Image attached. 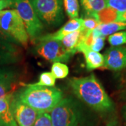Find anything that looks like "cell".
<instances>
[{
    "label": "cell",
    "instance_id": "3957f363",
    "mask_svg": "<svg viewBox=\"0 0 126 126\" xmlns=\"http://www.w3.org/2000/svg\"><path fill=\"white\" fill-rule=\"evenodd\" d=\"M53 126H86L80 104L72 97L63 98L50 112Z\"/></svg>",
    "mask_w": 126,
    "mask_h": 126
},
{
    "label": "cell",
    "instance_id": "d4e9b609",
    "mask_svg": "<svg viewBox=\"0 0 126 126\" xmlns=\"http://www.w3.org/2000/svg\"><path fill=\"white\" fill-rule=\"evenodd\" d=\"M33 126H53L50 113H39Z\"/></svg>",
    "mask_w": 126,
    "mask_h": 126
},
{
    "label": "cell",
    "instance_id": "44dd1931",
    "mask_svg": "<svg viewBox=\"0 0 126 126\" xmlns=\"http://www.w3.org/2000/svg\"><path fill=\"white\" fill-rule=\"evenodd\" d=\"M109 44L113 47H117L126 44V31L118 32L108 37Z\"/></svg>",
    "mask_w": 126,
    "mask_h": 126
},
{
    "label": "cell",
    "instance_id": "ffe728a7",
    "mask_svg": "<svg viewBox=\"0 0 126 126\" xmlns=\"http://www.w3.org/2000/svg\"><path fill=\"white\" fill-rule=\"evenodd\" d=\"M0 53H21V49L17 44L0 39Z\"/></svg>",
    "mask_w": 126,
    "mask_h": 126
},
{
    "label": "cell",
    "instance_id": "7a4b0ae2",
    "mask_svg": "<svg viewBox=\"0 0 126 126\" xmlns=\"http://www.w3.org/2000/svg\"><path fill=\"white\" fill-rule=\"evenodd\" d=\"M15 95L23 103L39 113H50L64 98L63 93L55 87L28 84Z\"/></svg>",
    "mask_w": 126,
    "mask_h": 126
},
{
    "label": "cell",
    "instance_id": "8fae6325",
    "mask_svg": "<svg viewBox=\"0 0 126 126\" xmlns=\"http://www.w3.org/2000/svg\"><path fill=\"white\" fill-rule=\"evenodd\" d=\"M82 28H83V19L82 18L71 19L65 23L58 31L53 32L52 34L41 36L37 39L36 44L38 41L42 40L53 39V40L61 41L63 37L67 35L68 34H70L73 32L77 31L79 30H82Z\"/></svg>",
    "mask_w": 126,
    "mask_h": 126
},
{
    "label": "cell",
    "instance_id": "7c38bea8",
    "mask_svg": "<svg viewBox=\"0 0 126 126\" xmlns=\"http://www.w3.org/2000/svg\"><path fill=\"white\" fill-rule=\"evenodd\" d=\"M81 53L83 54L86 69L88 71L103 67L104 58L102 54L89 48H83L81 50Z\"/></svg>",
    "mask_w": 126,
    "mask_h": 126
},
{
    "label": "cell",
    "instance_id": "8992f818",
    "mask_svg": "<svg viewBox=\"0 0 126 126\" xmlns=\"http://www.w3.org/2000/svg\"><path fill=\"white\" fill-rule=\"evenodd\" d=\"M42 23L57 27L64 20L63 0H30Z\"/></svg>",
    "mask_w": 126,
    "mask_h": 126
},
{
    "label": "cell",
    "instance_id": "2e32d148",
    "mask_svg": "<svg viewBox=\"0 0 126 126\" xmlns=\"http://www.w3.org/2000/svg\"><path fill=\"white\" fill-rule=\"evenodd\" d=\"M118 13L116 10L110 7H106L102 11L97 14H94L89 17L95 18L99 24H106V23L116 22Z\"/></svg>",
    "mask_w": 126,
    "mask_h": 126
},
{
    "label": "cell",
    "instance_id": "4316f807",
    "mask_svg": "<svg viewBox=\"0 0 126 126\" xmlns=\"http://www.w3.org/2000/svg\"><path fill=\"white\" fill-rule=\"evenodd\" d=\"M14 94H10L4 97L0 98V114L4 112L11 107V102Z\"/></svg>",
    "mask_w": 126,
    "mask_h": 126
},
{
    "label": "cell",
    "instance_id": "277c9868",
    "mask_svg": "<svg viewBox=\"0 0 126 126\" xmlns=\"http://www.w3.org/2000/svg\"><path fill=\"white\" fill-rule=\"evenodd\" d=\"M0 30L18 45L27 47L30 38L23 20L16 10L5 9L0 12Z\"/></svg>",
    "mask_w": 126,
    "mask_h": 126
},
{
    "label": "cell",
    "instance_id": "ba28073f",
    "mask_svg": "<svg viewBox=\"0 0 126 126\" xmlns=\"http://www.w3.org/2000/svg\"><path fill=\"white\" fill-rule=\"evenodd\" d=\"M11 109L18 126H33L39 113L13 95Z\"/></svg>",
    "mask_w": 126,
    "mask_h": 126
},
{
    "label": "cell",
    "instance_id": "7402d4cb",
    "mask_svg": "<svg viewBox=\"0 0 126 126\" xmlns=\"http://www.w3.org/2000/svg\"><path fill=\"white\" fill-rule=\"evenodd\" d=\"M56 79L51 74V72H42L39 75V81L36 83L37 86H45V87H54Z\"/></svg>",
    "mask_w": 126,
    "mask_h": 126
},
{
    "label": "cell",
    "instance_id": "f1b7e54d",
    "mask_svg": "<svg viewBox=\"0 0 126 126\" xmlns=\"http://www.w3.org/2000/svg\"><path fill=\"white\" fill-rule=\"evenodd\" d=\"M14 0H0V12L7 8H11Z\"/></svg>",
    "mask_w": 126,
    "mask_h": 126
},
{
    "label": "cell",
    "instance_id": "5bb4252c",
    "mask_svg": "<svg viewBox=\"0 0 126 126\" xmlns=\"http://www.w3.org/2000/svg\"><path fill=\"white\" fill-rule=\"evenodd\" d=\"M81 33V30L73 32L72 33L68 34L67 35L64 36L63 39L61 40V42L63 46L65 48V49L73 55L77 53V47L79 42Z\"/></svg>",
    "mask_w": 126,
    "mask_h": 126
},
{
    "label": "cell",
    "instance_id": "4fadbf2b",
    "mask_svg": "<svg viewBox=\"0 0 126 126\" xmlns=\"http://www.w3.org/2000/svg\"><path fill=\"white\" fill-rule=\"evenodd\" d=\"M80 1L86 17L97 14L107 7L105 0H80Z\"/></svg>",
    "mask_w": 126,
    "mask_h": 126
},
{
    "label": "cell",
    "instance_id": "d6a6232c",
    "mask_svg": "<svg viewBox=\"0 0 126 126\" xmlns=\"http://www.w3.org/2000/svg\"><path fill=\"white\" fill-rule=\"evenodd\" d=\"M126 104L125 105L123 106V118H125V120H126Z\"/></svg>",
    "mask_w": 126,
    "mask_h": 126
},
{
    "label": "cell",
    "instance_id": "6da1fadb",
    "mask_svg": "<svg viewBox=\"0 0 126 126\" xmlns=\"http://www.w3.org/2000/svg\"><path fill=\"white\" fill-rule=\"evenodd\" d=\"M68 84L77 98L94 111L107 113L113 110L112 100L93 74L85 77L70 78Z\"/></svg>",
    "mask_w": 126,
    "mask_h": 126
},
{
    "label": "cell",
    "instance_id": "484cf974",
    "mask_svg": "<svg viewBox=\"0 0 126 126\" xmlns=\"http://www.w3.org/2000/svg\"><path fill=\"white\" fill-rule=\"evenodd\" d=\"M99 25V23L94 18L86 17V19H83V28L87 31H93L97 28Z\"/></svg>",
    "mask_w": 126,
    "mask_h": 126
},
{
    "label": "cell",
    "instance_id": "603a6c76",
    "mask_svg": "<svg viewBox=\"0 0 126 126\" xmlns=\"http://www.w3.org/2000/svg\"><path fill=\"white\" fill-rule=\"evenodd\" d=\"M0 126H18L12 113L11 107L0 114Z\"/></svg>",
    "mask_w": 126,
    "mask_h": 126
},
{
    "label": "cell",
    "instance_id": "e0dca14e",
    "mask_svg": "<svg viewBox=\"0 0 126 126\" xmlns=\"http://www.w3.org/2000/svg\"><path fill=\"white\" fill-rule=\"evenodd\" d=\"M65 13L71 19L79 18V0H63Z\"/></svg>",
    "mask_w": 126,
    "mask_h": 126
},
{
    "label": "cell",
    "instance_id": "1f68e13d",
    "mask_svg": "<svg viewBox=\"0 0 126 126\" xmlns=\"http://www.w3.org/2000/svg\"><path fill=\"white\" fill-rule=\"evenodd\" d=\"M116 22H126V12L123 14H118Z\"/></svg>",
    "mask_w": 126,
    "mask_h": 126
},
{
    "label": "cell",
    "instance_id": "f546056e",
    "mask_svg": "<svg viewBox=\"0 0 126 126\" xmlns=\"http://www.w3.org/2000/svg\"><path fill=\"white\" fill-rule=\"evenodd\" d=\"M106 126H120V123L116 117L111 118L107 123Z\"/></svg>",
    "mask_w": 126,
    "mask_h": 126
},
{
    "label": "cell",
    "instance_id": "83f0119b",
    "mask_svg": "<svg viewBox=\"0 0 126 126\" xmlns=\"http://www.w3.org/2000/svg\"><path fill=\"white\" fill-rule=\"evenodd\" d=\"M104 46V37L99 36L94 39V41L93 42L90 46V50L99 53V51L102 49Z\"/></svg>",
    "mask_w": 126,
    "mask_h": 126
},
{
    "label": "cell",
    "instance_id": "cb8c5ba5",
    "mask_svg": "<svg viewBox=\"0 0 126 126\" xmlns=\"http://www.w3.org/2000/svg\"><path fill=\"white\" fill-rule=\"evenodd\" d=\"M107 6L116 10L118 14L126 12V0H105Z\"/></svg>",
    "mask_w": 126,
    "mask_h": 126
},
{
    "label": "cell",
    "instance_id": "d6986e66",
    "mask_svg": "<svg viewBox=\"0 0 126 126\" xmlns=\"http://www.w3.org/2000/svg\"><path fill=\"white\" fill-rule=\"evenodd\" d=\"M69 67L62 63H55L51 66V74L55 79H64L69 74Z\"/></svg>",
    "mask_w": 126,
    "mask_h": 126
},
{
    "label": "cell",
    "instance_id": "9c48e42d",
    "mask_svg": "<svg viewBox=\"0 0 126 126\" xmlns=\"http://www.w3.org/2000/svg\"><path fill=\"white\" fill-rule=\"evenodd\" d=\"M103 55L104 64L102 68L112 71H121L126 68V46H111Z\"/></svg>",
    "mask_w": 126,
    "mask_h": 126
},
{
    "label": "cell",
    "instance_id": "52a82bcc",
    "mask_svg": "<svg viewBox=\"0 0 126 126\" xmlns=\"http://www.w3.org/2000/svg\"><path fill=\"white\" fill-rule=\"evenodd\" d=\"M36 44L35 51L37 55L50 63H67L73 56L65 49L61 41L42 40Z\"/></svg>",
    "mask_w": 126,
    "mask_h": 126
},
{
    "label": "cell",
    "instance_id": "4dcf8cb0",
    "mask_svg": "<svg viewBox=\"0 0 126 126\" xmlns=\"http://www.w3.org/2000/svg\"><path fill=\"white\" fill-rule=\"evenodd\" d=\"M0 39H4V40L9 41H11V42H13V43H15V44H17L16 41H14L11 37H9V36H7L6 34H5L3 32H1L0 30Z\"/></svg>",
    "mask_w": 126,
    "mask_h": 126
},
{
    "label": "cell",
    "instance_id": "5b68a950",
    "mask_svg": "<svg viewBox=\"0 0 126 126\" xmlns=\"http://www.w3.org/2000/svg\"><path fill=\"white\" fill-rule=\"evenodd\" d=\"M11 8L16 10L22 19L30 39L36 44L44 31V24L38 18L30 0H14Z\"/></svg>",
    "mask_w": 126,
    "mask_h": 126
},
{
    "label": "cell",
    "instance_id": "30bf717a",
    "mask_svg": "<svg viewBox=\"0 0 126 126\" xmlns=\"http://www.w3.org/2000/svg\"><path fill=\"white\" fill-rule=\"evenodd\" d=\"M17 80V73L13 69L0 68V98L13 93Z\"/></svg>",
    "mask_w": 126,
    "mask_h": 126
},
{
    "label": "cell",
    "instance_id": "9a60e30c",
    "mask_svg": "<svg viewBox=\"0 0 126 126\" xmlns=\"http://www.w3.org/2000/svg\"><path fill=\"white\" fill-rule=\"evenodd\" d=\"M126 29V22H113L106 24H99L96 28L101 36L103 37L107 35H111L114 33L118 32V31Z\"/></svg>",
    "mask_w": 126,
    "mask_h": 126
},
{
    "label": "cell",
    "instance_id": "ac0fdd59",
    "mask_svg": "<svg viewBox=\"0 0 126 126\" xmlns=\"http://www.w3.org/2000/svg\"><path fill=\"white\" fill-rule=\"evenodd\" d=\"M23 59L21 53H0V67L16 64Z\"/></svg>",
    "mask_w": 126,
    "mask_h": 126
}]
</instances>
